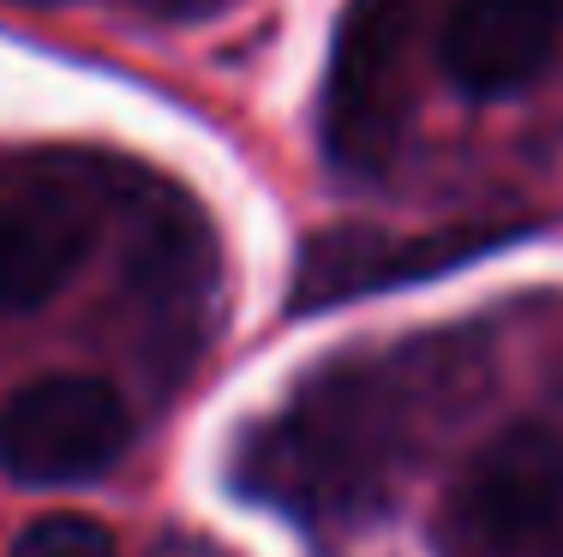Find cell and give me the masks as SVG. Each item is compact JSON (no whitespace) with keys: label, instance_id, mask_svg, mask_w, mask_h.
<instances>
[{"label":"cell","instance_id":"52a82bcc","mask_svg":"<svg viewBox=\"0 0 563 557\" xmlns=\"http://www.w3.org/2000/svg\"><path fill=\"white\" fill-rule=\"evenodd\" d=\"M498 246V234H432V241H378V234H342V241H324L306 258V288L300 300H342V294H366V288H390L408 282V276H438L450 270L467 252Z\"/></svg>","mask_w":563,"mask_h":557},{"label":"cell","instance_id":"ba28073f","mask_svg":"<svg viewBox=\"0 0 563 557\" xmlns=\"http://www.w3.org/2000/svg\"><path fill=\"white\" fill-rule=\"evenodd\" d=\"M7 557H120L114 534L90 515H43L12 539Z\"/></svg>","mask_w":563,"mask_h":557},{"label":"cell","instance_id":"5b68a950","mask_svg":"<svg viewBox=\"0 0 563 557\" xmlns=\"http://www.w3.org/2000/svg\"><path fill=\"white\" fill-rule=\"evenodd\" d=\"M97 186L85 175H24L0 198V318L55 300L97 246Z\"/></svg>","mask_w":563,"mask_h":557},{"label":"cell","instance_id":"6da1fadb","mask_svg":"<svg viewBox=\"0 0 563 557\" xmlns=\"http://www.w3.org/2000/svg\"><path fill=\"white\" fill-rule=\"evenodd\" d=\"M467 371L474 366L462 354L438 360V348L324 371L312 390L294 396V408L276 414L252 461L276 498L330 503V510L366 503L408 468L420 420L444 414Z\"/></svg>","mask_w":563,"mask_h":557},{"label":"cell","instance_id":"277c9868","mask_svg":"<svg viewBox=\"0 0 563 557\" xmlns=\"http://www.w3.org/2000/svg\"><path fill=\"white\" fill-rule=\"evenodd\" d=\"M132 444V408L90 371L36 378L0 408V468L24 486H73L109 474Z\"/></svg>","mask_w":563,"mask_h":557},{"label":"cell","instance_id":"9c48e42d","mask_svg":"<svg viewBox=\"0 0 563 557\" xmlns=\"http://www.w3.org/2000/svg\"><path fill=\"white\" fill-rule=\"evenodd\" d=\"M144 7H151L156 19H168V24H192V19H210V12H222L228 0H144Z\"/></svg>","mask_w":563,"mask_h":557},{"label":"cell","instance_id":"7a4b0ae2","mask_svg":"<svg viewBox=\"0 0 563 557\" xmlns=\"http://www.w3.org/2000/svg\"><path fill=\"white\" fill-rule=\"evenodd\" d=\"M438 557H545L563 546V432L504 426L455 468L432 515Z\"/></svg>","mask_w":563,"mask_h":557},{"label":"cell","instance_id":"3957f363","mask_svg":"<svg viewBox=\"0 0 563 557\" xmlns=\"http://www.w3.org/2000/svg\"><path fill=\"white\" fill-rule=\"evenodd\" d=\"M420 0H354L342 12L336 60L324 97V151L347 175L390 163L408 109V48Z\"/></svg>","mask_w":563,"mask_h":557},{"label":"cell","instance_id":"8992f818","mask_svg":"<svg viewBox=\"0 0 563 557\" xmlns=\"http://www.w3.org/2000/svg\"><path fill=\"white\" fill-rule=\"evenodd\" d=\"M563 0H455L438 31V66L467 97H516L552 66Z\"/></svg>","mask_w":563,"mask_h":557}]
</instances>
